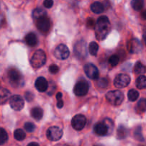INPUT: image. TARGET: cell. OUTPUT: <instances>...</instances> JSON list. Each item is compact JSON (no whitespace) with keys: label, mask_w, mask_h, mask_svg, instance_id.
<instances>
[{"label":"cell","mask_w":146,"mask_h":146,"mask_svg":"<svg viewBox=\"0 0 146 146\" xmlns=\"http://www.w3.org/2000/svg\"><path fill=\"white\" fill-rule=\"evenodd\" d=\"M96 37L98 41H103L106 38L111 31V23L106 16H101L95 24Z\"/></svg>","instance_id":"6da1fadb"},{"label":"cell","mask_w":146,"mask_h":146,"mask_svg":"<svg viewBox=\"0 0 146 146\" xmlns=\"http://www.w3.org/2000/svg\"><path fill=\"white\" fill-rule=\"evenodd\" d=\"M46 55L43 50L39 49L34 53L31 58V65L34 68H39L46 64Z\"/></svg>","instance_id":"7a4b0ae2"},{"label":"cell","mask_w":146,"mask_h":146,"mask_svg":"<svg viewBox=\"0 0 146 146\" xmlns=\"http://www.w3.org/2000/svg\"><path fill=\"white\" fill-rule=\"evenodd\" d=\"M106 98L111 105L118 106L121 105L124 101V94L121 91L115 90L107 93Z\"/></svg>","instance_id":"3957f363"},{"label":"cell","mask_w":146,"mask_h":146,"mask_svg":"<svg viewBox=\"0 0 146 146\" xmlns=\"http://www.w3.org/2000/svg\"><path fill=\"white\" fill-rule=\"evenodd\" d=\"M8 78L13 86H20L24 84V79L21 73L16 68H11L8 71Z\"/></svg>","instance_id":"277c9868"},{"label":"cell","mask_w":146,"mask_h":146,"mask_svg":"<svg viewBox=\"0 0 146 146\" xmlns=\"http://www.w3.org/2000/svg\"><path fill=\"white\" fill-rule=\"evenodd\" d=\"M74 54L79 59H84L88 56V51H87L86 42L84 40L78 41L74 45Z\"/></svg>","instance_id":"5b68a950"},{"label":"cell","mask_w":146,"mask_h":146,"mask_svg":"<svg viewBox=\"0 0 146 146\" xmlns=\"http://www.w3.org/2000/svg\"><path fill=\"white\" fill-rule=\"evenodd\" d=\"M89 90L88 83L85 80H81L76 83L74 88V92L77 96H84L86 95Z\"/></svg>","instance_id":"8992f818"},{"label":"cell","mask_w":146,"mask_h":146,"mask_svg":"<svg viewBox=\"0 0 146 146\" xmlns=\"http://www.w3.org/2000/svg\"><path fill=\"white\" fill-rule=\"evenodd\" d=\"M36 27L43 34L48 32L51 28V21L46 15L40 17L36 20Z\"/></svg>","instance_id":"52a82bcc"},{"label":"cell","mask_w":146,"mask_h":146,"mask_svg":"<svg viewBox=\"0 0 146 146\" xmlns=\"http://www.w3.org/2000/svg\"><path fill=\"white\" fill-rule=\"evenodd\" d=\"M46 136L51 141H59L63 136V131L57 126H51L47 130Z\"/></svg>","instance_id":"ba28073f"},{"label":"cell","mask_w":146,"mask_h":146,"mask_svg":"<svg viewBox=\"0 0 146 146\" xmlns=\"http://www.w3.org/2000/svg\"><path fill=\"white\" fill-rule=\"evenodd\" d=\"M130 83H131V77L125 74H118L114 79V86L118 88L127 87Z\"/></svg>","instance_id":"9c48e42d"},{"label":"cell","mask_w":146,"mask_h":146,"mask_svg":"<svg viewBox=\"0 0 146 146\" xmlns=\"http://www.w3.org/2000/svg\"><path fill=\"white\" fill-rule=\"evenodd\" d=\"M54 56L59 60H65L68 58L70 55V51L68 47L65 44H59L57 46L54 51Z\"/></svg>","instance_id":"30bf717a"},{"label":"cell","mask_w":146,"mask_h":146,"mask_svg":"<svg viewBox=\"0 0 146 146\" xmlns=\"http://www.w3.org/2000/svg\"><path fill=\"white\" fill-rule=\"evenodd\" d=\"M84 72L88 78L92 80L98 79L99 77V71L98 68L93 64H87L84 67Z\"/></svg>","instance_id":"8fae6325"},{"label":"cell","mask_w":146,"mask_h":146,"mask_svg":"<svg viewBox=\"0 0 146 146\" xmlns=\"http://www.w3.org/2000/svg\"><path fill=\"white\" fill-rule=\"evenodd\" d=\"M9 105L14 111H19L24 106V99L19 95H14L9 98Z\"/></svg>","instance_id":"7c38bea8"},{"label":"cell","mask_w":146,"mask_h":146,"mask_svg":"<svg viewBox=\"0 0 146 146\" xmlns=\"http://www.w3.org/2000/svg\"><path fill=\"white\" fill-rule=\"evenodd\" d=\"M86 124V118L84 115H81V114L75 115L71 121L72 127L76 131H81L84 129Z\"/></svg>","instance_id":"4fadbf2b"},{"label":"cell","mask_w":146,"mask_h":146,"mask_svg":"<svg viewBox=\"0 0 146 146\" xmlns=\"http://www.w3.org/2000/svg\"><path fill=\"white\" fill-rule=\"evenodd\" d=\"M128 50L131 54H138L143 49V45L138 38H133L128 43Z\"/></svg>","instance_id":"5bb4252c"},{"label":"cell","mask_w":146,"mask_h":146,"mask_svg":"<svg viewBox=\"0 0 146 146\" xmlns=\"http://www.w3.org/2000/svg\"><path fill=\"white\" fill-rule=\"evenodd\" d=\"M94 132L99 136H105L108 134V129L105 123L103 121L96 124L94 126Z\"/></svg>","instance_id":"9a60e30c"},{"label":"cell","mask_w":146,"mask_h":146,"mask_svg":"<svg viewBox=\"0 0 146 146\" xmlns=\"http://www.w3.org/2000/svg\"><path fill=\"white\" fill-rule=\"evenodd\" d=\"M35 87L39 92H44L48 89V84L44 77H38L35 82Z\"/></svg>","instance_id":"2e32d148"},{"label":"cell","mask_w":146,"mask_h":146,"mask_svg":"<svg viewBox=\"0 0 146 146\" xmlns=\"http://www.w3.org/2000/svg\"><path fill=\"white\" fill-rule=\"evenodd\" d=\"M25 42L29 46H35L38 44V38L34 33H29L25 36Z\"/></svg>","instance_id":"e0dca14e"},{"label":"cell","mask_w":146,"mask_h":146,"mask_svg":"<svg viewBox=\"0 0 146 146\" xmlns=\"http://www.w3.org/2000/svg\"><path fill=\"white\" fill-rule=\"evenodd\" d=\"M31 115L36 121H40L44 115V111L40 107H35L31 109Z\"/></svg>","instance_id":"ac0fdd59"},{"label":"cell","mask_w":146,"mask_h":146,"mask_svg":"<svg viewBox=\"0 0 146 146\" xmlns=\"http://www.w3.org/2000/svg\"><path fill=\"white\" fill-rule=\"evenodd\" d=\"M11 93L7 88H0V105L4 104L10 98Z\"/></svg>","instance_id":"d6986e66"},{"label":"cell","mask_w":146,"mask_h":146,"mask_svg":"<svg viewBox=\"0 0 146 146\" xmlns=\"http://www.w3.org/2000/svg\"><path fill=\"white\" fill-rule=\"evenodd\" d=\"M91 9L95 14H101L104 11V6L101 2L95 1L91 5Z\"/></svg>","instance_id":"ffe728a7"},{"label":"cell","mask_w":146,"mask_h":146,"mask_svg":"<svg viewBox=\"0 0 146 146\" xmlns=\"http://www.w3.org/2000/svg\"><path fill=\"white\" fill-rule=\"evenodd\" d=\"M128 135V131L123 125H120L117 130V138L120 140L124 139Z\"/></svg>","instance_id":"44dd1931"},{"label":"cell","mask_w":146,"mask_h":146,"mask_svg":"<svg viewBox=\"0 0 146 146\" xmlns=\"http://www.w3.org/2000/svg\"><path fill=\"white\" fill-rule=\"evenodd\" d=\"M134 73L135 74H143L146 73V66H144L143 64H142L140 61H138V62L135 64V66H134Z\"/></svg>","instance_id":"7402d4cb"},{"label":"cell","mask_w":146,"mask_h":146,"mask_svg":"<svg viewBox=\"0 0 146 146\" xmlns=\"http://www.w3.org/2000/svg\"><path fill=\"white\" fill-rule=\"evenodd\" d=\"M136 87L138 89H144L146 88V76H140L136 79Z\"/></svg>","instance_id":"603a6c76"},{"label":"cell","mask_w":146,"mask_h":146,"mask_svg":"<svg viewBox=\"0 0 146 146\" xmlns=\"http://www.w3.org/2000/svg\"><path fill=\"white\" fill-rule=\"evenodd\" d=\"M46 15V12L44 11V9H43L42 8H36L33 11L32 16L33 18L35 20H37L38 19H39L40 17H44V16Z\"/></svg>","instance_id":"cb8c5ba5"},{"label":"cell","mask_w":146,"mask_h":146,"mask_svg":"<svg viewBox=\"0 0 146 146\" xmlns=\"http://www.w3.org/2000/svg\"><path fill=\"white\" fill-rule=\"evenodd\" d=\"M144 5V0H132L131 6L135 11H140L143 9Z\"/></svg>","instance_id":"d4e9b609"},{"label":"cell","mask_w":146,"mask_h":146,"mask_svg":"<svg viewBox=\"0 0 146 146\" xmlns=\"http://www.w3.org/2000/svg\"><path fill=\"white\" fill-rule=\"evenodd\" d=\"M14 138L18 141H22L25 139L26 133L22 129H17L14 131Z\"/></svg>","instance_id":"484cf974"},{"label":"cell","mask_w":146,"mask_h":146,"mask_svg":"<svg viewBox=\"0 0 146 146\" xmlns=\"http://www.w3.org/2000/svg\"><path fill=\"white\" fill-rule=\"evenodd\" d=\"M98 48H99V47H98V44L94 42V41H92V42L90 43L89 46H88V51L92 56H96L98 54Z\"/></svg>","instance_id":"4316f807"},{"label":"cell","mask_w":146,"mask_h":146,"mask_svg":"<svg viewBox=\"0 0 146 146\" xmlns=\"http://www.w3.org/2000/svg\"><path fill=\"white\" fill-rule=\"evenodd\" d=\"M139 97V92L135 89H131L128 93V98L130 101H135Z\"/></svg>","instance_id":"83f0119b"},{"label":"cell","mask_w":146,"mask_h":146,"mask_svg":"<svg viewBox=\"0 0 146 146\" xmlns=\"http://www.w3.org/2000/svg\"><path fill=\"white\" fill-rule=\"evenodd\" d=\"M134 137L139 141H144V138L142 133V127L138 126L134 131Z\"/></svg>","instance_id":"f1b7e54d"},{"label":"cell","mask_w":146,"mask_h":146,"mask_svg":"<svg viewBox=\"0 0 146 146\" xmlns=\"http://www.w3.org/2000/svg\"><path fill=\"white\" fill-rule=\"evenodd\" d=\"M8 134L2 128H0V145H3L8 141Z\"/></svg>","instance_id":"f546056e"},{"label":"cell","mask_w":146,"mask_h":146,"mask_svg":"<svg viewBox=\"0 0 146 146\" xmlns=\"http://www.w3.org/2000/svg\"><path fill=\"white\" fill-rule=\"evenodd\" d=\"M138 109L141 112H145L146 111V98H141L137 104Z\"/></svg>","instance_id":"4dcf8cb0"},{"label":"cell","mask_w":146,"mask_h":146,"mask_svg":"<svg viewBox=\"0 0 146 146\" xmlns=\"http://www.w3.org/2000/svg\"><path fill=\"white\" fill-rule=\"evenodd\" d=\"M98 85L100 88H107V87L108 86V85H109V81H108V80L106 78H100L98 81Z\"/></svg>","instance_id":"1f68e13d"},{"label":"cell","mask_w":146,"mask_h":146,"mask_svg":"<svg viewBox=\"0 0 146 146\" xmlns=\"http://www.w3.org/2000/svg\"><path fill=\"white\" fill-rule=\"evenodd\" d=\"M120 58L117 55H113L110 57L109 58V63L112 66H115L118 64L119 63Z\"/></svg>","instance_id":"d6a6232c"},{"label":"cell","mask_w":146,"mask_h":146,"mask_svg":"<svg viewBox=\"0 0 146 146\" xmlns=\"http://www.w3.org/2000/svg\"><path fill=\"white\" fill-rule=\"evenodd\" d=\"M24 128H25V130L27 131V132L31 133L33 132V131H34L36 127H35V125H34L33 123L27 122L26 123L25 125H24Z\"/></svg>","instance_id":"836d02e7"},{"label":"cell","mask_w":146,"mask_h":146,"mask_svg":"<svg viewBox=\"0 0 146 146\" xmlns=\"http://www.w3.org/2000/svg\"><path fill=\"white\" fill-rule=\"evenodd\" d=\"M104 122L105 123L107 128H108V132L113 128V121L111 119H109V118H106L104 121Z\"/></svg>","instance_id":"e575fe53"},{"label":"cell","mask_w":146,"mask_h":146,"mask_svg":"<svg viewBox=\"0 0 146 146\" xmlns=\"http://www.w3.org/2000/svg\"><path fill=\"white\" fill-rule=\"evenodd\" d=\"M48 70H49L50 73H51V74H57V73L59 71V68H58V66L57 65L52 64V65H51L49 66Z\"/></svg>","instance_id":"d590c367"},{"label":"cell","mask_w":146,"mask_h":146,"mask_svg":"<svg viewBox=\"0 0 146 146\" xmlns=\"http://www.w3.org/2000/svg\"><path fill=\"white\" fill-rule=\"evenodd\" d=\"M24 96H25L26 100H27L28 102H31V101H32L34 98V94H33L31 92H30V91H27V92L25 93Z\"/></svg>","instance_id":"8d00e7d4"},{"label":"cell","mask_w":146,"mask_h":146,"mask_svg":"<svg viewBox=\"0 0 146 146\" xmlns=\"http://www.w3.org/2000/svg\"><path fill=\"white\" fill-rule=\"evenodd\" d=\"M53 4H54V1L53 0H44V6L46 8H51V7H52Z\"/></svg>","instance_id":"74e56055"},{"label":"cell","mask_w":146,"mask_h":146,"mask_svg":"<svg viewBox=\"0 0 146 146\" xmlns=\"http://www.w3.org/2000/svg\"><path fill=\"white\" fill-rule=\"evenodd\" d=\"M95 24L96 22L93 19L90 18L87 20V27H88V28H94V27H95Z\"/></svg>","instance_id":"f35d334b"},{"label":"cell","mask_w":146,"mask_h":146,"mask_svg":"<svg viewBox=\"0 0 146 146\" xmlns=\"http://www.w3.org/2000/svg\"><path fill=\"white\" fill-rule=\"evenodd\" d=\"M58 102H57V107H58V108H61L63 106H64V101H63V100H58V101H57Z\"/></svg>","instance_id":"ab89813d"},{"label":"cell","mask_w":146,"mask_h":146,"mask_svg":"<svg viewBox=\"0 0 146 146\" xmlns=\"http://www.w3.org/2000/svg\"><path fill=\"white\" fill-rule=\"evenodd\" d=\"M56 99L57 101L62 99V94H61V92H58V94H56Z\"/></svg>","instance_id":"60d3db41"},{"label":"cell","mask_w":146,"mask_h":146,"mask_svg":"<svg viewBox=\"0 0 146 146\" xmlns=\"http://www.w3.org/2000/svg\"><path fill=\"white\" fill-rule=\"evenodd\" d=\"M27 146H40L38 145L37 143H35V142H32V143H29Z\"/></svg>","instance_id":"b9f144b4"},{"label":"cell","mask_w":146,"mask_h":146,"mask_svg":"<svg viewBox=\"0 0 146 146\" xmlns=\"http://www.w3.org/2000/svg\"><path fill=\"white\" fill-rule=\"evenodd\" d=\"M141 16H142L143 19H144L146 20V10H145L144 11H143L142 14H141Z\"/></svg>","instance_id":"7bdbcfd3"},{"label":"cell","mask_w":146,"mask_h":146,"mask_svg":"<svg viewBox=\"0 0 146 146\" xmlns=\"http://www.w3.org/2000/svg\"><path fill=\"white\" fill-rule=\"evenodd\" d=\"M143 39H144V41H145V44L146 45V32H145L143 34Z\"/></svg>","instance_id":"ee69618b"},{"label":"cell","mask_w":146,"mask_h":146,"mask_svg":"<svg viewBox=\"0 0 146 146\" xmlns=\"http://www.w3.org/2000/svg\"><path fill=\"white\" fill-rule=\"evenodd\" d=\"M95 146H102V145H95Z\"/></svg>","instance_id":"f6af8a7d"}]
</instances>
